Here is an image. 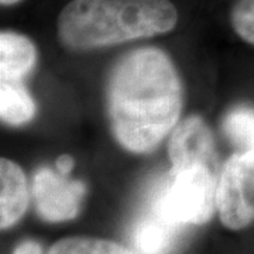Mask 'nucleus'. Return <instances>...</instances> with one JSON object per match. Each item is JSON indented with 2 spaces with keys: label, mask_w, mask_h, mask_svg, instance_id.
<instances>
[{
  "label": "nucleus",
  "mask_w": 254,
  "mask_h": 254,
  "mask_svg": "<svg viewBox=\"0 0 254 254\" xmlns=\"http://www.w3.org/2000/svg\"><path fill=\"white\" fill-rule=\"evenodd\" d=\"M13 254H43L41 246L33 240H26L16 247Z\"/></svg>",
  "instance_id": "obj_14"
},
{
  "label": "nucleus",
  "mask_w": 254,
  "mask_h": 254,
  "mask_svg": "<svg viewBox=\"0 0 254 254\" xmlns=\"http://www.w3.org/2000/svg\"><path fill=\"white\" fill-rule=\"evenodd\" d=\"M18 1H21V0H0V3L3 4V6H11V4H16Z\"/></svg>",
  "instance_id": "obj_16"
},
{
  "label": "nucleus",
  "mask_w": 254,
  "mask_h": 254,
  "mask_svg": "<svg viewBox=\"0 0 254 254\" xmlns=\"http://www.w3.org/2000/svg\"><path fill=\"white\" fill-rule=\"evenodd\" d=\"M177 229L151 212V216L138 220L133 243L140 254H167L174 245Z\"/></svg>",
  "instance_id": "obj_9"
},
{
  "label": "nucleus",
  "mask_w": 254,
  "mask_h": 254,
  "mask_svg": "<svg viewBox=\"0 0 254 254\" xmlns=\"http://www.w3.org/2000/svg\"><path fill=\"white\" fill-rule=\"evenodd\" d=\"M36 48L27 37L17 33L0 36V75L6 81H18L36 63Z\"/></svg>",
  "instance_id": "obj_8"
},
{
  "label": "nucleus",
  "mask_w": 254,
  "mask_h": 254,
  "mask_svg": "<svg viewBox=\"0 0 254 254\" xmlns=\"http://www.w3.org/2000/svg\"><path fill=\"white\" fill-rule=\"evenodd\" d=\"M182 108L180 78L157 48L127 54L110 76L108 109L118 141L133 153L154 150L178 120Z\"/></svg>",
  "instance_id": "obj_1"
},
{
  "label": "nucleus",
  "mask_w": 254,
  "mask_h": 254,
  "mask_svg": "<svg viewBox=\"0 0 254 254\" xmlns=\"http://www.w3.org/2000/svg\"><path fill=\"white\" fill-rule=\"evenodd\" d=\"M168 153L173 167L205 164L218 173V157L213 138L205 122L198 116L184 120L174 130Z\"/></svg>",
  "instance_id": "obj_6"
},
{
  "label": "nucleus",
  "mask_w": 254,
  "mask_h": 254,
  "mask_svg": "<svg viewBox=\"0 0 254 254\" xmlns=\"http://www.w3.org/2000/svg\"><path fill=\"white\" fill-rule=\"evenodd\" d=\"M28 203L27 182L23 170L10 160L0 163V226H13L24 215Z\"/></svg>",
  "instance_id": "obj_7"
},
{
  "label": "nucleus",
  "mask_w": 254,
  "mask_h": 254,
  "mask_svg": "<svg viewBox=\"0 0 254 254\" xmlns=\"http://www.w3.org/2000/svg\"><path fill=\"white\" fill-rule=\"evenodd\" d=\"M33 193L41 218L47 222H64L78 215L85 185L81 181H69L66 175L50 168H41L34 177Z\"/></svg>",
  "instance_id": "obj_5"
},
{
  "label": "nucleus",
  "mask_w": 254,
  "mask_h": 254,
  "mask_svg": "<svg viewBox=\"0 0 254 254\" xmlns=\"http://www.w3.org/2000/svg\"><path fill=\"white\" fill-rule=\"evenodd\" d=\"M216 178L205 164L173 167L155 192L153 213L175 227L206 223L218 205Z\"/></svg>",
  "instance_id": "obj_3"
},
{
  "label": "nucleus",
  "mask_w": 254,
  "mask_h": 254,
  "mask_svg": "<svg viewBox=\"0 0 254 254\" xmlns=\"http://www.w3.org/2000/svg\"><path fill=\"white\" fill-rule=\"evenodd\" d=\"M0 113L3 122L17 126L33 119L36 105L26 88L18 81L1 79L0 83Z\"/></svg>",
  "instance_id": "obj_10"
},
{
  "label": "nucleus",
  "mask_w": 254,
  "mask_h": 254,
  "mask_svg": "<svg viewBox=\"0 0 254 254\" xmlns=\"http://www.w3.org/2000/svg\"><path fill=\"white\" fill-rule=\"evenodd\" d=\"M230 21L239 37L254 46V0H235Z\"/></svg>",
  "instance_id": "obj_13"
},
{
  "label": "nucleus",
  "mask_w": 254,
  "mask_h": 254,
  "mask_svg": "<svg viewBox=\"0 0 254 254\" xmlns=\"http://www.w3.org/2000/svg\"><path fill=\"white\" fill-rule=\"evenodd\" d=\"M222 223L232 230L254 222V151H240L225 164L218 185Z\"/></svg>",
  "instance_id": "obj_4"
},
{
  "label": "nucleus",
  "mask_w": 254,
  "mask_h": 254,
  "mask_svg": "<svg viewBox=\"0 0 254 254\" xmlns=\"http://www.w3.org/2000/svg\"><path fill=\"white\" fill-rule=\"evenodd\" d=\"M223 131L242 151H254V108L239 106L227 113Z\"/></svg>",
  "instance_id": "obj_11"
},
{
  "label": "nucleus",
  "mask_w": 254,
  "mask_h": 254,
  "mask_svg": "<svg viewBox=\"0 0 254 254\" xmlns=\"http://www.w3.org/2000/svg\"><path fill=\"white\" fill-rule=\"evenodd\" d=\"M48 254H134L119 243L95 237H66L57 242Z\"/></svg>",
  "instance_id": "obj_12"
},
{
  "label": "nucleus",
  "mask_w": 254,
  "mask_h": 254,
  "mask_svg": "<svg viewBox=\"0 0 254 254\" xmlns=\"http://www.w3.org/2000/svg\"><path fill=\"white\" fill-rule=\"evenodd\" d=\"M178 20L170 0H72L61 11L58 33L73 50H89L163 34Z\"/></svg>",
  "instance_id": "obj_2"
},
{
  "label": "nucleus",
  "mask_w": 254,
  "mask_h": 254,
  "mask_svg": "<svg viewBox=\"0 0 254 254\" xmlns=\"http://www.w3.org/2000/svg\"><path fill=\"white\" fill-rule=\"evenodd\" d=\"M73 167V160L69 155H61L58 157L57 160V168H58V173H61L63 175H68L69 171L72 170Z\"/></svg>",
  "instance_id": "obj_15"
}]
</instances>
